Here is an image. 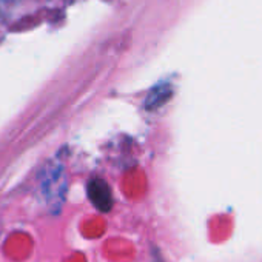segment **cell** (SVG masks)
Wrapping results in <instances>:
<instances>
[{
    "instance_id": "1",
    "label": "cell",
    "mask_w": 262,
    "mask_h": 262,
    "mask_svg": "<svg viewBox=\"0 0 262 262\" xmlns=\"http://www.w3.org/2000/svg\"><path fill=\"white\" fill-rule=\"evenodd\" d=\"M88 198L99 211H110L113 207V194L108 184L102 179H93L88 184Z\"/></svg>"
},
{
    "instance_id": "2",
    "label": "cell",
    "mask_w": 262,
    "mask_h": 262,
    "mask_svg": "<svg viewBox=\"0 0 262 262\" xmlns=\"http://www.w3.org/2000/svg\"><path fill=\"white\" fill-rule=\"evenodd\" d=\"M171 96H173L171 85H168V83L158 85L148 93V96L145 99V108L147 110H158L162 105H165L171 99Z\"/></svg>"
}]
</instances>
